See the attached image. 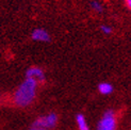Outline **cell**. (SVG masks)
Masks as SVG:
<instances>
[{"mask_svg": "<svg viewBox=\"0 0 131 130\" xmlns=\"http://www.w3.org/2000/svg\"><path fill=\"white\" fill-rule=\"evenodd\" d=\"M37 81L31 78H26V80L17 88L15 93L13 94V102L15 106L25 108L31 105L36 96Z\"/></svg>", "mask_w": 131, "mask_h": 130, "instance_id": "cell-1", "label": "cell"}, {"mask_svg": "<svg viewBox=\"0 0 131 130\" xmlns=\"http://www.w3.org/2000/svg\"><path fill=\"white\" fill-rule=\"evenodd\" d=\"M97 130H116V117L114 111L108 110L104 112L98 123Z\"/></svg>", "mask_w": 131, "mask_h": 130, "instance_id": "cell-2", "label": "cell"}, {"mask_svg": "<svg viewBox=\"0 0 131 130\" xmlns=\"http://www.w3.org/2000/svg\"><path fill=\"white\" fill-rule=\"evenodd\" d=\"M58 123V115L56 113H49L48 115L42 116V117H38L33 124V126H37V127H43V128H54Z\"/></svg>", "mask_w": 131, "mask_h": 130, "instance_id": "cell-3", "label": "cell"}, {"mask_svg": "<svg viewBox=\"0 0 131 130\" xmlns=\"http://www.w3.org/2000/svg\"><path fill=\"white\" fill-rule=\"evenodd\" d=\"M26 77L34 79L35 81H37V83L45 82V73L40 67H35V66L30 67L27 71H26Z\"/></svg>", "mask_w": 131, "mask_h": 130, "instance_id": "cell-4", "label": "cell"}, {"mask_svg": "<svg viewBox=\"0 0 131 130\" xmlns=\"http://www.w3.org/2000/svg\"><path fill=\"white\" fill-rule=\"evenodd\" d=\"M31 37L33 41H37V42H49L50 41L49 33L45 29H42V28L34 29L31 33Z\"/></svg>", "mask_w": 131, "mask_h": 130, "instance_id": "cell-5", "label": "cell"}, {"mask_svg": "<svg viewBox=\"0 0 131 130\" xmlns=\"http://www.w3.org/2000/svg\"><path fill=\"white\" fill-rule=\"evenodd\" d=\"M98 91H99V93L102 95H109L113 92V86L111 85L110 83L102 82L98 85Z\"/></svg>", "mask_w": 131, "mask_h": 130, "instance_id": "cell-6", "label": "cell"}, {"mask_svg": "<svg viewBox=\"0 0 131 130\" xmlns=\"http://www.w3.org/2000/svg\"><path fill=\"white\" fill-rule=\"evenodd\" d=\"M76 122H77V125H78L79 130H90L89 126H88V123L85 121V117H84L83 114H77Z\"/></svg>", "mask_w": 131, "mask_h": 130, "instance_id": "cell-7", "label": "cell"}, {"mask_svg": "<svg viewBox=\"0 0 131 130\" xmlns=\"http://www.w3.org/2000/svg\"><path fill=\"white\" fill-rule=\"evenodd\" d=\"M91 5H92V9L95 10L96 12H101V11H102V6H101V4H100L99 2H97V1H93Z\"/></svg>", "mask_w": 131, "mask_h": 130, "instance_id": "cell-8", "label": "cell"}, {"mask_svg": "<svg viewBox=\"0 0 131 130\" xmlns=\"http://www.w3.org/2000/svg\"><path fill=\"white\" fill-rule=\"evenodd\" d=\"M101 31L103 32L104 34H110L111 32H112V28L109 27V26H101Z\"/></svg>", "mask_w": 131, "mask_h": 130, "instance_id": "cell-9", "label": "cell"}, {"mask_svg": "<svg viewBox=\"0 0 131 130\" xmlns=\"http://www.w3.org/2000/svg\"><path fill=\"white\" fill-rule=\"evenodd\" d=\"M30 130H49V129L43 128V127H37V126H33V125H32L31 128H30Z\"/></svg>", "mask_w": 131, "mask_h": 130, "instance_id": "cell-10", "label": "cell"}, {"mask_svg": "<svg viewBox=\"0 0 131 130\" xmlns=\"http://www.w3.org/2000/svg\"><path fill=\"white\" fill-rule=\"evenodd\" d=\"M125 2H126V4H127V6L131 10V0H125Z\"/></svg>", "mask_w": 131, "mask_h": 130, "instance_id": "cell-11", "label": "cell"}]
</instances>
